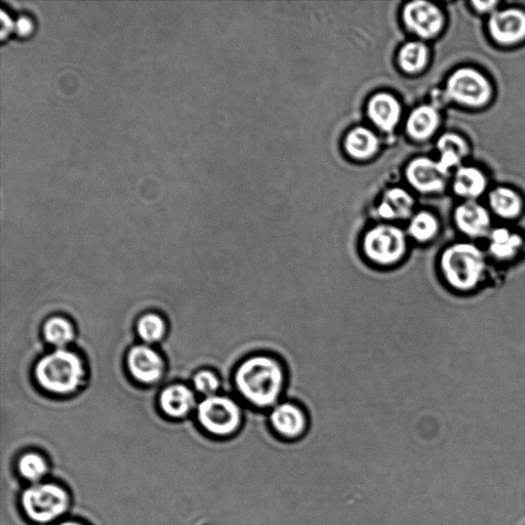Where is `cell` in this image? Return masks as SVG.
Returning <instances> with one entry per match:
<instances>
[{
    "label": "cell",
    "instance_id": "6da1fadb",
    "mask_svg": "<svg viewBox=\"0 0 525 525\" xmlns=\"http://www.w3.org/2000/svg\"><path fill=\"white\" fill-rule=\"evenodd\" d=\"M235 388L256 410L270 411L282 400L288 372L282 361L269 353H255L239 362L234 373Z\"/></svg>",
    "mask_w": 525,
    "mask_h": 525
},
{
    "label": "cell",
    "instance_id": "7a4b0ae2",
    "mask_svg": "<svg viewBox=\"0 0 525 525\" xmlns=\"http://www.w3.org/2000/svg\"><path fill=\"white\" fill-rule=\"evenodd\" d=\"M444 281L455 291L475 290L487 272V257L474 244L458 242L444 250L439 258Z\"/></svg>",
    "mask_w": 525,
    "mask_h": 525
},
{
    "label": "cell",
    "instance_id": "3957f363",
    "mask_svg": "<svg viewBox=\"0 0 525 525\" xmlns=\"http://www.w3.org/2000/svg\"><path fill=\"white\" fill-rule=\"evenodd\" d=\"M84 375L82 360L64 349L45 356L35 368L39 385L55 394L72 393L82 383Z\"/></svg>",
    "mask_w": 525,
    "mask_h": 525
},
{
    "label": "cell",
    "instance_id": "277c9868",
    "mask_svg": "<svg viewBox=\"0 0 525 525\" xmlns=\"http://www.w3.org/2000/svg\"><path fill=\"white\" fill-rule=\"evenodd\" d=\"M361 252L362 257L373 266L395 267L408 256V235L397 226L378 225L363 236Z\"/></svg>",
    "mask_w": 525,
    "mask_h": 525
},
{
    "label": "cell",
    "instance_id": "5b68a950",
    "mask_svg": "<svg viewBox=\"0 0 525 525\" xmlns=\"http://www.w3.org/2000/svg\"><path fill=\"white\" fill-rule=\"evenodd\" d=\"M21 504L30 520L46 524L67 512L70 498L66 490L56 483H36L24 491Z\"/></svg>",
    "mask_w": 525,
    "mask_h": 525
},
{
    "label": "cell",
    "instance_id": "8992f818",
    "mask_svg": "<svg viewBox=\"0 0 525 525\" xmlns=\"http://www.w3.org/2000/svg\"><path fill=\"white\" fill-rule=\"evenodd\" d=\"M242 414L239 403L225 395L207 397L198 406V420L209 433L219 437L235 434L241 424Z\"/></svg>",
    "mask_w": 525,
    "mask_h": 525
},
{
    "label": "cell",
    "instance_id": "52a82bcc",
    "mask_svg": "<svg viewBox=\"0 0 525 525\" xmlns=\"http://www.w3.org/2000/svg\"><path fill=\"white\" fill-rule=\"evenodd\" d=\"M447 93L451 100L468 107L486 105L492 97L489 80L472 68H461L449 79Z\"/></svg>",
    "mask_w": 525,
    "mask_h": 525
},
{
    "label": "cell",
    "instance_id": "ba28073f",
    "mask_svg": "<svg viewBox=\"0 0 525 525\" xmlns=\"http://www.w3.org/2000/svg\"><path fill=\"white\" fill-rule=\"evenodd\" d=\"M272 430L282 438L298 439L308 429V416L304 409L292 400H281L269 411Z\"/></svg>",
    "mask_w": 525,
    "mask_h": 525
},
{
    "label": "cell",
    "instance_id": "9c48e42d",
    "mask_svg": "<svg viewBox=\"0 0 525 525\" xmlns=\"http://www.w3.org/2000/svg\"><path fill=\"white\" fill-rule=\"evenodd\" d=\"M492 37L501 45H513L525 38V13L517 9L495 12L489 21Z\"/></svg>",
    "mask_w": 525,
    "mask_h": 525
},
{
    "label": "cell",
    "instance_id": "30bf717a",
    "mask_svg": "<svg viewBox=\"0 0 525 525\" xmlns=\"http://www.w3.org/2000/svg\"><path fill=\"white\" fill-rule=\"evenodd\" d=\"M128 367L133 377L144 384L158 381L164 374L163 358L148 346H136L128 355Z\"/></svg>",
    "mask_w": 525,
    "mask_h": 525
},
{
    "label": "cell",
    "instance_id": "8fae6325",
    "mask_svg": "<svg viewBox=\"0 0 525 525\" xmlns=\"http://www.w3.org/2000/svg\"><path fill=\"white\" fill-rule=\"evenodd\" d=\"M455 222L463 234L473 239L489 237L493 230L489 212L473 200L456 210Z\"/></svg>",
    "mask_w": 525,
    "mask_h": 525
},
{
    "label": "cell",
    "instance_id": "7c38bea8",
    "mask_svg": "<svg viewBox=\"0 0 525 525\" xmlns=\"http://www.w3.org/2000/svg\"><path fill=\"white\" fill-rule=\"evenodd\" d=\"M405 21L409 28L424 38H431L443 27V15L434 5L414 2L405 9Z\"/></svg>",
    "mask_w": 525,
    "mask_h": 525
},
{
    "label": "cell",
    "instance_id": "4fadbf2b",
    "mask_svg": "<svg viewBox=\"0 0 525 525\" xmlns=\"http://www.w3.org/2000/svg\"><path fill=\"white\" fill-rule=\"evenodd\" d=\"M449 174L443 172L438 161L421 157L413 161L408 169L410 182L424 192H436L446 185Z\"/></svg>",
    "mask_w": 525,
    "mask_h": 525
},
{
    "label": "cell",
    "instance_id": "5bb4252c",
    "mask_svg": "<svg viewBox=\"0 0 525 525\" xmlns=\"http://www.w3.org/2000/svg\"><path fill=\"white\" fill-rule=\"evenodd\" d=\"M160 407L172 418L185 417L195 405L194 393L184 385L170 386L160 395Z\"/></svg>",
    "mask_w": 525,
    "mask_h": 525
},
{
    "label": "cell",
    "instance_id": "9a60e30c",
    "mask_svg": "<svg viewBox=\"0 0 525 525\" xmlns=\"http://www.w3.org/2000/svg\"><path fill=\"white\" fill-rule=\"evenodd\" d=\"M488 238L491 256L502 262L514 259L523 245L522 237L507 228L493 229Z\"/></svg>",
    "mask_w": 525,
    "mask_h": 525
},
{
    "label": "cell",
    "instance_id": "2e32d148",
    "mask_svg": "<svg viewBox=\"0 0 525 525\" xmlns=\"http://www.w3.org/2000/svg\"><path fill=\"white\" fill-rule=\"evenodd\" d=\"M400 105L388 94L375 96L369 106V113L374 123L384 131H392L400 117Z\"/></svg>",
    "mask_w": 525,
    "mask_h": 525
},
{
    "label": "cell",
    "instance_id": "e0dca14e",
    "mask_svg": "<svg viewBox=\"0 0 525 525\" xmlns=\"http://www.w3.org/2000/svg\"><path fill=\"white\" fill-rule=\"evenodd\" d=\"M414 200L405 190L388 191L379 208V215L385 220H405L413 213Z\"/></svg>",
    "mask_w": 525,
    "mask_h": 525
},
{
    "label": "cell",
    "instance_id": "ac0fdd59",
    "mask_svg": "<svg viewBox=\"0 0 525 525\" xmlns=\"http://www.w3.org/2000/svg\"><path fill=\"white\" fill-rule=\"evenodd\" d=\"M439 115L437 110L431 106H423L416 109L409 118L408 131L417 140L429 138L437 129Z\"/></svg>",
    "mask_w": 525,
    "mask_h": 525
},
{
    "label": "cell",
    "instance_id": "d6986e66",
    "mask_svg": "<svg viewBox=\"0 0 525 525\" xmlns=\"http://www.w3.org/2000/svg\"><path fill=\"white\" fill-rule=\"evenodd\" d=\"M487 187V179L482 172L475 168H461L458 170L454 189L465 198L474 199L480 196Z\"/></svg>",
    "mask_w": 525,
    "mask_h": 525
},
{
    "label": "cell",
    "instance_id": "ffe728a7",
    "mask_svg": "<svg viewBox=\"0 0 525 525\" xmlns=\"http://www.w3.org/2000/svg\"><path fill=\"white\" fill-rule=\"evenodd\" d=\"M490 205L495 214L503 219L517 218L522 209L520 197L509 188H497L490 194Z\"/></svg>",
    "mask_w": 525,
    "mask_h": 525
},
{
    "label": "cell",
    "instance_id": "44dd1931",
    "mask_svg": "<svg viewBox=\"0 0 525 525\" xmlns=\"http://www.w3.org/2000/svg\"><path fill=\"white\" fill-rule=\"evenodd\" d=\"M378 139L365 128L353 130L347 137V151L356 158H368L378 150Z\"/></svg>",
    "mask_w": 525,
    "mask_h": 525
},
{
    "label": "cell",
    "instance_id": "7402d4cb",
    "mask_svg": "<svg viewBox=\"0 0 525 525\" xmlns=\"http://www.w3.org/2000/svg\"><path fill=\"white\" fill-rule=\"evenodd\" d=\"M439 230V224L434 215L421 212L413 217L408 228V234L418 244H427L433 240Z\"/></svg>",
    "mask_w": 525,
    "mask_h": 525
},
{
    "label": "cell",
    "instance_id": "603a6c76",
    "mask_svg": "<svg viewBox=\"0 0 525 525\" xmlns=\"http://www.w3.org/2000/svg\"><path fill=\"white\" fill-rule=\"evenodd\" d=\"M44 334L46 340L58 347L63 349L74 339V329L71 323L61 317H54L47 321Z\"/></svg>",
    "mask_w": 525,
    "mask_h": 525
},
{
    "label": "cell",
    "instance_id": "cb8c5ba5",
    "mask_svg": "<svg viewBox=\"0 0 525 525\" xmlns=\"http://www.w3.org/2000/svg\"><path fill=\"white\" fill-rule=\"evenodd\" d=\"M18 470L24 479L30 482H38L47 475L49 465L43 456L27 453L20 458Z\"/></svg>",
    "mask_w": 525,
    "mask_h": 525
},
{
    "label": "cell",
    "instance_id": "d4e9b609",
    "mask_svg": "<svg viewBox=\"0 0 525 525\" xmlns=\"http://www.w3.org/2000/svg\"><path fill=\"white\" fill-rule=\"evenodd\" d=\"M403 70L416 73L421 71L428 61V50L420 43H410L402 48L399 55Z\"/></svg>",
    "mask_w": 525,
    "mask_h": 525
},
{
    "label": "cell",
    "instance_id": "484cf974",
    "mask_svg": "<svg viewBox=\"0 0 525 525\" xmlns=\"http://www.w3.org/2000/svg\"><path fill=\"white\" fill-rule=\"evenodd\" d=\"M138 334L146 343H155L163 339L166 325L163 318L156 314H146L138 322Z\"/></svg>",
    "mask_w": 525,
    "mask_h": 525
},
{
    "label": "cell",
    "instance_id": "4316f807",
    "mask_svg": "<svg viewBox=\"0 0 525 525\" xmlns=\"http://www.w3.org/2000/svg\"><path fill=\"white\" fill-rule=\"evenodd\" d=\"M195 389L207 397L216 395L220 389L219 378L211 371H201L194 378Z\"/></svg>",
    "mask_w": 525,
    "mask_h": 525
},
{
    "label": "cell",
    "instance_id": "83f0119b",
    "mask_svg": "<svg viewBox=\"0 0 525 525\" xmlns=\"http://www.w3.org/2000/svg\"><path fill=\"white\" fill-rule=\"evenodd\" d=\"M440 152H451L463 159L468 154L467 143L460 136L447 134L442 136L438 141Z\"/></svg>",
    "mask_w": 525,
    "mask_h": 525
},
{
    "label": "cell",
    "instance_id": "f1b7e54d",
    "mask_svg": "<svg viewBox=\"0 0 525 525\" xmlns=\"http://www.w3.org/2000/svg\"><path fill=\"white\" fill-rule=\"evenodd\" d=\"M35 28V18L31 14L23 12L18 15L14 28V32L17 36L28 38L34 33Z\"/></svg>",
    "mask_w": 525,
    "mask_h": 525
},
{
    "label": "cell",
    "instance_id": "f546056e",
    "mask_svg": "<svg viewBox=\"0 0 525 525\" xmlns=\"http://www.w3.org/2000/svg\"><path fill=\"white\" fill-rule=\"evenodd\" d=\"M472 5L480 13H489L496 10L498 2H473Z\"/></svg>",
    "mask_w": 525,
    "mask_h": 525
},
{
    "label": "cell",
    "instance_id": "4dcf8cb0",
    "mask_svg": "<svg viewBox=\"0 0 525 525\" xmlns=\"http://www.w3.org/2000/svg\"><path fill=\"white\" fill-rule=\"evenodd\" d=\"M58 525H85L83 523H79V522H76V521H64Z\"/></svg>",
    "mask_w": 525,
    "mask_h": 525
}]
</instances>
